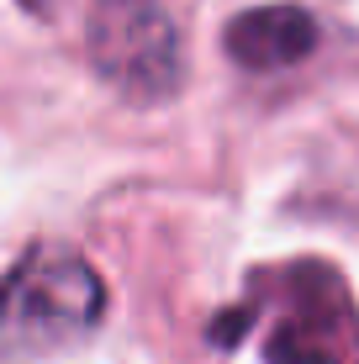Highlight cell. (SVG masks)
<instances>
[{
  "mask_svg": "<svg viewBox=\"0 0 359 364\" xmlns=\"http://www.w3.org/2000/svg\"><path fill=\"white\" fill-rule=\"evenodd\" d=\"M101 317H106V285L69 248H32L0 280V338L11 348L74 343Z\"/></svg>",
  "mask_w": 359,
  "mask_h": 364,
  "instance_id": "1",
  "label": "cell"
},
{
  "mask_svg": "<svg viewBox=\"0 0 359 364\" xmlns=\"http://www.w3.org/2000/svg\"><path fill=\"white\" fill-rule=\"evenodd\" d=\"M85 53L95 74L127 100H164L175 95L185 53L164 0H95Z\"/></svg>",
  "mask_w": 359,
  "mask_h": 364,
  "instance_id": "2",
  "label": "cell"
},
{
  "mask_svg": "<svg viewBox=\"0 0 359 364\" xmlns=\"http://www.w3.org/2000/svg\"><path fill=\"white\" fill-rule=\"evenodd\" d=\"M269 364H359V322L323 264L291 269V291L264 338Z\"/></svg>",
  "mask_w": 359,
  "mask_h": 364,
  "instance_id": "3",
  "label": "cell"
},
{
  "mask_svg": "<svg viewBox=\"0 0 359 364\" xmlns=\"http://www.w3.org/2000/svg\"><path fill=\"white\" fill-rule=\"evenodd\" d=\"M312 48H317V21L301 6H259L227 21V58L254 74L291 69Z\"/></svg>",
  "mask_w": 359,
  "mask_h": 364,
  "instance_id": "4",
  "label": "cell"
},
{
  "mask_svg": "<svg viewBox=\"0 0 359 364\" xmlns=\"http://www.w3.org/2000/svg\"><path fill=\"white\" fill-rule=\"evenodd\" d=\"M21 6H27V11H37V16H43V11H53V0H21Z\"/></svg>",
  "mask_w": 359,
  "mask_h": 364,
  "instance_id": "5",
  "label": "cell"
}]
</instances>
